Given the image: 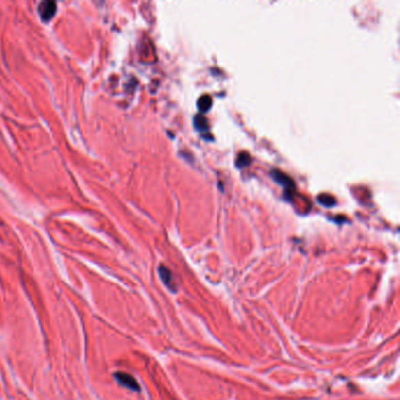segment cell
I'll return each instance as SVG.
<instances>
[{
    "label": "cell",
    "mask_w": 400,
    "mask_h": 400,
    "mask_svg": "<svg viewBox=\"0 0 400 400\" xmlns=\"http://www.w3.org/2000/svg\"><path fill=\"white\" fill-rule=\"evenodd\" d=\"M197 106H199V109L201 113L208 112L211 107V98L209 95H203V97L200 98Z\"/></svg>",
    "instance_id": "8992f818"
},
{
    "label": "cell",
    "mask_w": 400,
    "mask_h": 400,
    "mask_svg": "<svg viewBox=\"0 0 400 400\" xmlns=\"http://www.w3.org/2000/svg\"><path fill=\"white\" fill-rule=\"evenodd\" d=\"M318 202H319L322 205H325V207H332L333 204H336V200L332 196L329 195H320L318 197Z\"/></svg>",
    "instance_id": "ba28073f"
},
{
    "label": "cell",
    "mask_w": 400,
    "mask_h": 400,
    "mask_svg": "<svg viewBox=\"0 0 400 400\" xmlns=\"http://www.w3.org/2000/svg\"><path fill=\"white\" fill-rule=\"evenodd\" d=\"M160 276H161L163 283H165L169 289H171L174 291V289H173V286H174L173 276H171V272L169 271L167 267H160Z\"/></svg>",
    "instance_id": "277c9868"
},
{
    "label": "cell",
    "mask_w": 400,
    "mask_h": 400,
    "mask_svg": "<svg viewBox=\"0 0 400 400\" xmlns=\"http://www.w3.org/2000/svg\"><path fill=\"white\" fill-rule=\"evenodd\" d=\"M194 125H195L196 129L200 132H207L208 123L207 119L203 117V114H197L194 119Z\"/></svg>",
    "instance_id": "5b68a950"
},
{
    "label": "cell",
    "mask_w": 400,
    "mask_h": 400,
    "mask_svg": "<svg viewBox=\"0 0 400 400\" xmlns=\"http://www.w3.org/2000/svg\"><path fill=\"white\" fill-rule=\"evenodd\" d=\"M38 11L42 20H50L56 12V4L54 1H44L39 5Z\"/></svg>",
    "instance_id": "6da1fadb"
},
{
    "label": "cell",
    "mask_w": 400,
    "mask_h": 400,
    "mask_svg": "<svg viewBox=\"0 0 400 400\" xmlns=\"http://www.w3.org/2000/svg\"><path fill=\"white\" fill-rule=\"evenodd\" d=\"M115 378H117V382L120 383L123 386L131 388L133 391H139V385H137L136 380H135L133 377L129 376L127 373H117L115 374Z\"/></svg>",
    "instance_id": "3957f363"
},
{
    "label": "cell",
    "mask_w": 400,
    "mask_h": 400,
    "mask_svg": "<svg viewBox=\"0 0 400 400\" xmlns=\"http://www.w3.org/2000/svg\"><path fill=\"white\" fill-rule=\"evenodd\" d=\"M271 176L276 182L280 183L281 185H283L285 189H294V188H295V184H294V182H292V180L290 179V177L286 175V174H284L283 171L272 170L271 171Z\"/></svg>",
    "instance_id": "7a4b0ae2"
},
{
    "label": "cell",
    "mask_w": 400,
    "mask_h": 400,
    "mask_svg": "<svg viewBox=\"0 0 400 400\" xmlns=\"http://www.w3.org/2000/svg\"><path fill=\"white\" fill-rule=\"evenodd\" d=\"M250 163V156L248 153H241L238 155L237 161H236V165H237L238 168H244L247 167Z\"/></svg>",
    "instance_id": "52a82bcc"
}]
</instances>
